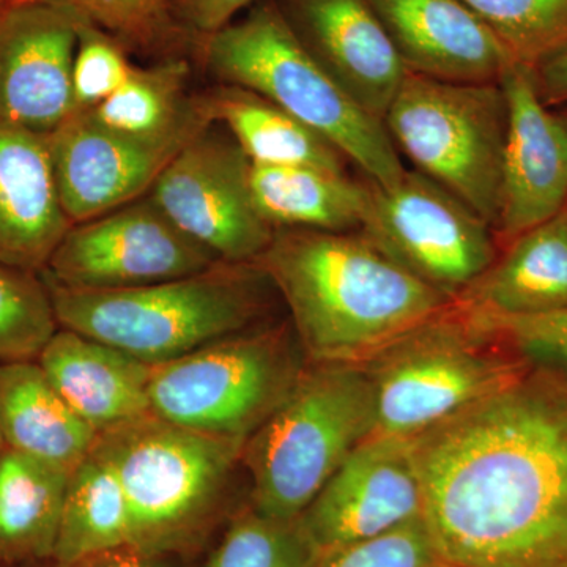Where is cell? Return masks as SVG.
<instances>
[{
  "mask_svg": "<svg viewBox=\"0 0 567 567\" xmlns=\"http://www.w3.org/2000/svg\"><path fill=\"white\" fill-rule=\"evenodd\" d=\"M297 39L383 122L406 71L371 0H276Z\"/></svg>",
  "mask_w": 567,
  "mask_h": 567,
  "instance_id": "obj_17",
  "label": "cell"
},
{
  "mask_svg": "<svg viewBox=\"0 0 567 567\" xmlns=\"http://www.w3.org/2000/svg\"><path fill=\"white\" fill-rule=\"evenodd\" d=\"M498 82L507 133L495 233L507 245L566 207L567 126L540 99L535 70L513 62Z\"/></svg>",
  "mask_w": 567,
  "mask_h": 567,
  "instance_id": "obj_16",
  "label": "cell"
},
{
  "mask_svg": "<svg viewBox=\"0 0 567 567\" xmlns=\"http://www.w3.org/2000/svg\"><path fill=\"white\" fill-rule=\"evenodd\" d=\"M48 287L61 328L158 365L256 327L274 284L254 262H218L200 274L130 289Z\"/></svg>",
  "mask_w": 567,
  "mask_h": 567,
  "instance_id": "obj_4",
  "label": "cell"
},
{
  "mask_svg": "<svg viewBox=\"0 0 567 567\" xmlns=\"http://www.w3.org/2000/svg\"><path fill=\"white\" fill-rule=\"evenodd\" d=\"M71 226L48 136L0 123V264L41 274Z\"/></svg>",
  "mask_w": 567,
  "mask_h": 567,
  "instance_id": "obj_19",
  "label": "cell"
},
{
  "mask_svg": "<svg viewBox=\"0 0 567 567\" xmlns=\"http://www.w3.org/2000/svg\"><path fill=\"white\" fill-rule=\"evenodd\" d=\"M128 52L107 33L81 21L73 62L76 112L92 111L121 87L134 69Z\"/></svg>",
  "mask_w": 567,
  "mask_h": 567,
  "instance_id": "obj_33",
  "label": "cell"
},
{
  "mask_svg": "<svg viewBox=\"0 0 567 567\" xmlns=\"http://www.w3.org/2000/svg\"><path fill=\"white\" fill-rule=\"evenodd\" d=\"M254 264L286 301L308 361L368 363L453 303L360 230L275 229Z\"/></svg>",
  "mask_w": 567,
  "mask_h": 567,
  "instance_id": "obj_2",
  "label": "cell"
},
{
  "mask_svg": "<svg viewBox=\"0 0 567 567\" xmlns=\"http://www.w3.org/2000/svg\"><path fill=\"white\" fill-rule=\"evenodd\" d=\"M0 2H3V0H0Z\"/></svg>",
  "mask_w": 567,
  "mask_h": 567,
  "instance_id": "obj_40",
  "label": "cell"
},
{
  "mask_svg": "<svg viewBox=\"0 0 567 567\" xmlns=\"http://www.w3.org/2000/svg\"><path fill=\"white\" fill-rule=\"evenodd\" d=\"M412 446L447 565L567 567V375L528 365Z\"/></svg>",
  "mask_w": 567,
  "mask_h": 567,
  "instance_id": "obj_1",
  "label": "cell"
},
{
  "mask_svg": "<svg viewBox=\"0 0 567 567\" xmlns=\"http://www.w3.org/2000/svg\"><path fill=\"white\" fill-rule=\"evenodd\" d=\"M70 11L82 22L100 29L128 51L163 59L182 58L196 48L175 22L171 0H43Z\"/></svg>",
  "mask_w": 567,
  "mask_h": 567,
  "instance_id": "obj_28",
  "label": "cell"
},
{
  "mask_svg": "<svg viewBox=\"0 0 567 567\" xmlns=\"http://www.w3.org/2000/svg\"><path fill=\"white\" fill-rule=\"evenodd\" d=\"M37 363L96 434L152 413V365L115 347L61 328Z\"/></svg>",
  "mask_w": 567,
  "mask_h": 567,
  "instance_id": "obj_20",
  "label": "cell"
},
{
  "mask_svg": "<svg viewBox=\"0 0 567 567\" xmlns=\"http://www.w3.org/2000/svg\"><path fill=\"white\" fill-rule=\"evenodd\" d=\"M456 301L488 317L567 311V205L509 241L506 251Z\"/></svg>",
  "mask_w": 567,
  "mask_h": 567,
  "instance_id": "obj_21",
  "label": "cell"
},
{
  "mask_svg": "<svg viewBox=\"0 0 567 567\" xmlns=\"http://www.w3.org/2000/svg\"><path fill=\"white\" fill-rule=\"evenodd\" d=\"M374 427L363 364L308 361L278 409L246 440L241 462L252 481L251 506L281 520L300 517Z\"/></svg>",
  "mask_w": 567,
  "mask_h": 567,
  "instance_id": "obj_5",
  "label": "cell"
},
{
  "mask_svg": "<svg viewBox=\"0 0 567 567\" xmlns=\"http://www.w3.org/2000/svg\"><path fill=\"white\" fill-rule=\"evenodd\" d=\"M130 544V511L121 481L92 450L70 473L51 561L69 565Z\"/></svg>",
  "mask_w": 567,
  "mask_h": 567,
  "instance_id": "obj_26",
  "label": "cell"
},
{
  "mask_svg": "<svg viewBox=\"0 0 567 567\" xmlns=\"http://www.w3.org/2000/svg\"><path fill=\"white\" fill-rule=\"evenodd\" d=\"M421 517L423 488L412 440L375 434L346 458L300 516L322 554Z\"/></svg>",
  "mask_w": 567,
  "mask_h": 567,
  "instance_id": "obj_15",
  "label": "cell"
},
{
  "mask_svg": "<svg viewBox=\"0 0 567 567\" xmlns=\"http://www.w3.org/2000/svg\"><path fill=\"white\" fill-rule=\"evenodd\" d=\"M303 357L286 324L248 328L152 365L151 412L189 431L246 443L292 390Z\"/></svg>",
  "mask_w": 567,
  "mask_h": 567,
  "instance_id": "obj_8",
  "label": "cell"
},
{
  "mask_svg": "<svg viewBox=\"0 0 567 567\" xmlns=\"http://www.w3.org/2000/svg\"><path fill=\"white\" fill-rule=\"evenodd\" d=\"M249 167L233 136L210 123L164 167L148 197L183 234L223 262L252 264L275 229L254 204Z\"/></svg>",
  "mask_w": 567,
  "mask_h": 567,
  "instance_id": "obj_11",
  "label": "cell"
},
{
  "mask_svg": "<svg viewBox=\"0 0 567 567\" xmlns=\"http://www.w3.org/2000/svg\"><path fill=\"white\" fill-rule=\"evenodd\" d=\"M528 365L453 301L363 364L374 434L416 439L502 390Z\"/></svg>",
  "mask_w": 567,
  "mask_h": 567,
  "instance_id": "obj_7",
  "label": "cell"
},
{
  "mask_svg": "<svg viewBox=\"0 0 567 567\" xmlns=\"http://www.w3.org/2000/svg\"><path fill=\"white\" fill-rule=\"evenodd\" d=\"M256 2L257 0H171V10L175 22L197 44L237 20L241 11Z\"/></svg>",
  "mask_w": 567,
  "mask_h": 567,
  "instance_id": "obj_34",
  "label": "cell"
},
{
  "mask_svg": "<svg viewBox=\"0 0 567 567\" xmlns=\"http://www.w3.org/2000/svg\"><path fill=\"white\" fill-rule=\"evenodd\" d=\"M536 87L548 107L567 104V51L535 70Z\"/></svg>",
  "mask_w": 567,
  "mask_h": 567,
  "instance_id": "obj_36",
  "label": "cell"
},
{
  "mask_svg": "<svg viewBox=\"0 0 567 567\" xmlns=\"http://www.w3.org/2000/svg\"><path fill=\"white\" fill-rule=\"evenodd\" d=\"M249 186L260 216L274 229L360 230L369 183L315 166L249 167Z\"/></svg>",
  "mask_w": 567,
  "mask_h": 567,
  "instance_id": "obj_23",
  "label": "cell"
},
{
  "mask_svg": "<svg viewBox=\"0 0 567 567\" xmlns=\"http://www.w3.org/2000/svg\"><path fill=\"white\" fill-rule=\"evenodd\" d=\"M513 62L536 70L567 51V0H464Z\"/></svg>",
  "mask_w": 567,
  "mask_h": 567,
  "instance_id": "obj_30",
  "label": "cell"
},
{
  "mask_svg": "<svg viewBox=\"0 0 567 567\" xmlns=\"http://www.w3.org/2000/svg\"><path fill=\"white\" fill-rule=\"evenodd\" d=\"M559 117L563 118V122H565V125L567 126V111L563 112V114H559Z\"/></svg>",
  "mask_w": 567,
  "mask_h": 567,
  "instance_id": "obj_38",
  "label": "cell"
},
{
  "mask_svg": "<svg viewBox=\"0 0 567 567\" xmlns=\"http://www.w3.org/2000/svg\"><path fill=\"white\" fill-rule=\"evenodd\" d=\"M29 567H167L164 557L148 554L141 548L126 544V546L111 548V550L100 551V554L89 555V557L69 563V565H58L54 561L40 563Z\"/></svg>",
  "mask_w": 567,
  "mask_h": 567,
  "instance_id": "obj_35",
  "label": "cell"
},
{
  "mask_svg": "<svg viewBox=\"0 0 567 567\" xmlns=\"http://www.w3.org/2000/svg\"><path fill=\"white\" fill-rule=\"evenodd\" d=\"M406 71L450 82H498L513 59L464 0H371Z\"/></svg>",
  "mask_w": 567,
  "mask_h": 567,
  "instance_id": "obj_18",
  "label": "cell"
},
{
  "mask_svg": "<svg viewBox=\"0 0 567 567\" xmlns=\"http://www.w3.org/2000/svg\"><path fill=\"white\" fill-rule=\"evenodd\" d=\"M189 74L185 58L134 65L121 87L87 114L104 128L130 136L173 133L203 114L199 96L188 95Z\"/></svg>",
  "mask_w": 567,
  "mask_h": 567,
  "instance_id": "obj_27",
  "label": "cell"
},
{
  "mask_svg": "<svg viewBox=\"0 0 567 567\" xmlns=\"http://www.w3.org/2000/svg\"><path fill=\"white\" fill-rule=\"evenodd\" d=\"M197 96L208 121L224 126L249 163L346 173L349 162L338 148L264 96L226 84Z\"/></svg>",
  "mask_w": 567,
  "mask_h": 567,
  "instance_id": "obj_24",
  "label": "cell"
},
{
  "mask_svg": "<svg viewBox=\"0 0 567 567\" xmlns=\"http://www.w3.org/2000/svg\"><path fill=\"white\" fill-rule=\"evenodd\" d=\"M317 567H451L423 517L382 535L323 551Z\"/></svg>",
  "mask_w": 567,
  "mask_h": 567,
  "instance_id": "obj_32",
  "label": "cell"
},
{
  "mask_svg": "<svg viewBox=\"0 0 567 567\" xmlns=\"http://www.w3.org/2000/svg\"><path fill=\"white\" fill-rule=\"evenodd\" d=\"M244 446L148 413L99 434L93 451L121 481L130 511V544L166 557L203 536Z\"/></svg>",
  "mask_w": 567,
  "mask_h": 567,
  "instance_id": "obj_6",
  "label": "cell"
},
{
  "mask_svg": "<svg viewBox=\"0 0 567 567\" xmlns=\"http://www.w3.org/2000/svg\"><path fill=\"white\" fill-rule=\"evenodd\" d=\"M320 558L300 517L281 520L251 506L234 518L205 567H317Z\"/></svg>",
  "mask_w": 567,
  "mask_h": 567,
  "instance_id": "obj_29",
  "label": "cell"
},
{
  "mask_svg": "<svg viewBox=\"0 0 567 567\" xmlns=\"http://www.w3.org/2000/svg\"><path fill=\"white\" fill-rule=\"evenodd\" d=\"M59 330L43 275L0 264V364L39 360Z\"/></svg>",
  "mask_w": 567,
  "mask_h": 567,
  "instance_id": "obj_31",
  "label": "cell"
},
{
  "mask_svg": "<svg viewBox=\"0 0 567 567\" xmlns=\"http://www.w3.org/2000/svg\"><path fill=\"white\" fill-rule=\"evenodd\" d=\"M383 125L416 173L453 193L495 230L507 133L499 82H450L409 73Z\"/></svg>",
  "mask_w": 567,
  "mask_h": 567,
  "instance_id": "obj_9",
  "label": "cell"
},
{
  "mask_svg": "<svg viewBox=\"0 0 567 567\" xmlns=\"http://www.w3.org/2000/svg\"><path fill=\"white\" fill-rule=\"evenodd\" d=\"M210 123L203 110L173 133L141 137L104 128L87 112L71 115L48 134L59 196L70 221H89L144 197L183 145Z\"/></svg>",
  "mask_w": 567,
  "mask_h": 567,
  "instance_id": "obj_13",
  "label": "cell"
},
{
  "mask_svg": "<svg viewBox=\"0 0 567 567\" xmlns=\"http://www.w3.org/2000/svg\"><path fill=\"white\" fill-rule=\"evenodd\" d=\"M80 24L43 0L0 2V123L48 136L76 114Z\"/></svg>",
  "mask_w": 567,
  "mask_h": 567,
  "instance_id": "obj_14",
  "label": "cell"
},
{
  "mask_svg": "<svg viewBox=\"0 0 567 567\" xmlns=\"http://www.w3.org/2000/svg\"><path fill=\"white\" fill-rule=\"evenodd\" d=\"M218 262L147 196L73 224L41 275L63 289L115 290L185 278Z\"/></svg>",
  "mask_w": 567,
  "mask_h": 567,
  "instance_id": "obj_12",
  "label": "cell"
},
{
  "mask_svg": "<svg viewBox=\"0 0 567 567\" xmlns=\"http://www.w3.org/2000/svg\"><path fill=\"white\" fill-rule=\"evenodd\" d=\"M69 477L7 447L0 457V565L51 561Z\"/></svg>",
  "mask_w": 567,
  "mask_h": 567,
  "instance_id": "obj_25",
  "label": "cell"
},
{
  "mask_svg": "<svg viewBox=\"0 0 567 567\" xmlns=\"http://www.w3.org/2000/svg\"><path fill=\"white\" fill-rule=\"evenodd\" d=\"M0 567H13V566H6V565H0Z\"/></svg>",
  "mask_w": 567,
  "mask_h": 567,
  "instance_id": "obj_39",
  "label": "cell"
},
{
  "mask_svg": "<svg viewBox=\"0 0 567 567\" xmlns=\"http://www.w3.org/2000/svg\"><path fill=\"white\" fill-rule=\"evenodd\" d=\"M194 52L216 81L289 112L357 164L369 182L391 185L405 173L383 122L312 58L276 0H257L244 17L200 40Z\"/></svg>",
  "mask_w": 567,
  "mask_h": 567,
  "instance_id": "obj_3",
  "label": "cell"
},
{
  "mask_svg": "<svg viewBox=\"0 0 567 567\" xmlns=\"http://www.w3.org/2000/svg\"><path fill=\"white\" fill-rule=\"evenodd\" d=\"M368 183L360 233L447 300H458L498 257L494 227L425 175Z\"/></svg>",
  "mask_w": 567,
  "mask_h": 567,
  "instance_id": "obj_10",
  "label": "cell"
},
{
  "mask_svg": "<svg viewBox=\"0 0 567 567\" xmlns=\"http://www.w3.org/2000/svg\"><path fill=\"white\" fill-rule=\"evenodd\" d=\"M0 434L10 450L69 473L99 439L37 361L0 364Z\"/></svg>",
  "mask_w": 567,
  "mask_h": 567,
  "instance_id": "obj_22",
  "label": "cell"
},
{
  "mask_svg": "<svg viewBox=\"0 0 567 567\" xmlns=\"http://www.w3.org/2000/svg\"><path fill=\"white\" fill-rule=\"evenodd\" d=\"M6 450H7L6 440H3L2 434H0V457L3 456V453H6Z\"/></svg>",
  "mask_w": 567,
  "mask_h": 567,
  "instance_id": "obj_37",
  "label": "cell"
}]
</instances>
